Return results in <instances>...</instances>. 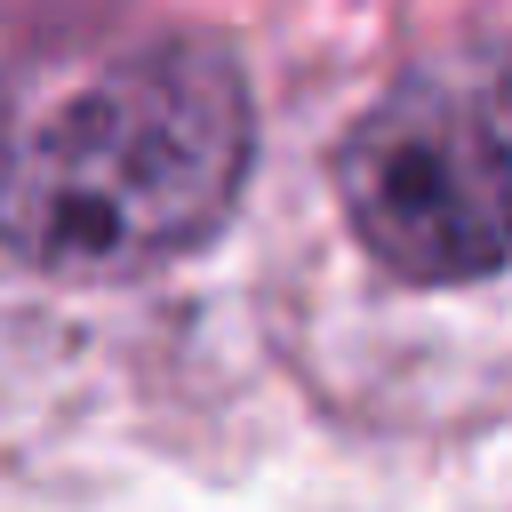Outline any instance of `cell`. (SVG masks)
I'll return each mask as SVG.
<instances>
[{"mask_svg": "<svg viewBox=\"0 0 512 512\" xmlns=\"http://www.w3.org/2000/svg\"><path fill=\"white\" fill-rule=\"evenodd\" d=\"M248 176V88L224 48L160 32L0 72V248L120 280L200 248Z\"/></svg>", "mask_w": 512, "mask_h": 512, "instance_id": "6da1fadb", "label": "cell"}, {"mask_svg": "<svg viewBox=\"0 0 512 512\" xmlns=\"http://www.w3.org/2000/svg\"><path fill=\"white\" fill-rule=\"evenodd\" d=\"M360 248L424 288L512 264V40H472L392 80L336 152Z\"/></svg>", "mask_w": 512, "mask_h": 512, "instance_id": "7a4b0ae2", "label": "cell"}]
</instances>
